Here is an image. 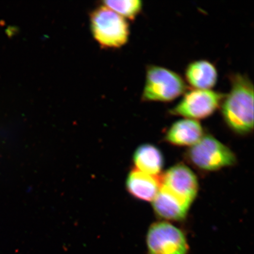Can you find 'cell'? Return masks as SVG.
Here are the masks:
<instances>
[{"mask_svg":"<svg viewBox=\"0 0 254 254\" xmlns=\"http://www.w3.org/2000/svg\"><path fill=\"white\" fill-rule=\"evenodd\" d=\"M225 123L237 134L246 135L254 128V85L248 76L231 77V90L221 104Z\"/></svg>","mask_w":254,"mask_h":254,"instance_id":"cell-1","label":"cell"},{"mask_svg":"<svg viewBox=\"0 0 254 254\" xmlns=\"http://www.w3.org/2000/svg\"><path fill=\"white\" fill-rule=\"evenodd\" d=\"M90 27L94 39L104 49H118L128 42V22L104 5L92 11Z\"/></svg>","mask_w":254,"mask_h":254,"instance_id":"cell-2","label":"cell"},{"mask_svg":"<svg viewBox=\"0 0 254 254\" xmlns=\"http://www.w3.org/2000/svg\"><path fill=\"white\" fill-rule=\"evenodd\" d=\"M186 82L177 72L158 65H148L142 93L143 102H170L186 93Z\"/></svg>","mask_w":254,"mask_h":254,"instance_id":"cell-3","label":"cell"},{"mask_svg":"<svg viewBox=\"0 0 254 254\" xmlns=\"http://www.w3.org/2000/svg\"><path fill=\"white\" fill-rule=\"evenodd\" d=\"M191 163L199 169L216 171L233 166L236 155L230 149L211 135H203L188 152Z\"/></svg>","mask_w":254,"mask_h":254,"instance_id":"cell-4","label":"cell"},{"mask_svg":"<svg viewBox=\"0 0 254 254\" xmlns=\"http://www.w3.org/2000/svg\"><path fill=\"white\" fill-rule=\"evenodd\" d=\"M147 254H189L187 237L179 228L168 222L152 224L146 236Z\"/></svg>","mask_w":254,"mask_h":254,"instance_id":"cell-5","label":"cell"},{"mask_svg":"<svg viewBox=\"0 0 254 254\" xmlns=\"http://www.w3.org/2000/svg\"><path fill=\"white\" fill-rule=\"evenodd\" d=\"M224 97V94L213 90L195 89L186 92L170 113L194 120L208 118L220 109Z\"/></svg>","mask_w":254,"mask_h":254,"instance_id":"cell-6","label":"cell"},{"mask_svg":"<svg viewBox=\"0 0 254 254\" xmlns=\"http://www.w3.org/2000/svg\"><path fill=\"white\" fill-rule=\"evenodd\" d=\"M161 186L191 205L197 195L198 183L194 173L183 164L175 165L161 178Z\"/></svg>","mask_w":254,"mask_h":254,"instance_id":"cell-7","label":"cell"},{"mask_svg":"<svg viewBox=\"0 0 254 254\" xmlns=\"http://www.w3.org/2000/svg\"><path fill=\"white\" fill-rule=\"evenodd\" d=\"M152 202L155 213L159 217L170 221L183 220L190 206L162 186Z\"/></svg>","mask_w":254,"mask_h":254,"instance_id":"cell-8","label":"cell"},{"mask_svg":"<svg viewBox=\"0 0 254 254\" xmlns=\"http://www.w3.org/2000/svg\"><path fill=\"white\" fill-rule=\"evenodd\" d=\"M127 190L134 197L145 201H152L161 187V180L158 176L141 172L131 171L127 177Z\"/></svg>","mask_w":254,"mask_h":254,"instance_id":"cell-9","label":"cell"},{"mask_svg":"<svg viewBox=\"0 0 254 254\" xmlns=\"http://www.w3.org/2000/svg\"><path fill=\"white\" fill-rule=\"evenodd\" d=\"M203 128L197 120L182 119L177 121L168 129L165 139L177 146H192L203 136Z\"/></svg>","mask_w":254,"mask_h":254,"instance_id":"cell-10","label":"cell"},{"mask_svg":"<svg viewBox=\"0 0 254 254\" xmlns=\"http://www.w3.org/2000/svg\"><path fill=\"white\" fill-rule=\"evenodd\" d=\"M185 75L190 86L198 90H211L218 80L217 68L207 60H198L190 63Z\"/></svg>","mask_w":254,"mask_h":254,"instance_id":"cell-11","label":"cell"},{"mask_svg":"<svg viewBox=\"0 0 254 254\" xmlns=\"http://www.w3.org/2000/svg\"><path fill=\"white\" fill-rule=\"evenodd\" d=\"M136 169L142 173L157 176L164 166L161 151L154 145L142 144L136 149L133 156Z\"/></svg>","mask_w":254,"mask_h":254,"instance_id":"cell-12","label":"cell"},{"mask_svg":"<svg viewBox=\"0 0 254 254\" xmlns=\"http://www.w3.org/2000/svg\"><path fill=\"white\" fill-rule=\"evenodd\" d=\"M103 3L116 13L131 20L140 13L143 7L142 2L139 0H107Z\"/></svg>","mask_w":254,"mask_h":254,"instance_id":"cell-13","label":"cell"}]
</instances>
